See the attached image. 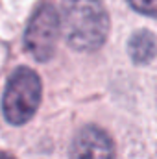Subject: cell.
I'll return each mask as SVG.
<instances>
[{
	"label": "cell",
	"instance_id": "1",
	"mask_svg": "<svg viewBox=\"0 0 157 159\" xmlns=\"http://www.w3.org/2000/svg\"><path fill=\"white\" fill-rule=\"evenodd\" d=\"M61 35L78 52H96L109 34V15L102 0H63Z\"/></svg>",
	"mask_w": 157,
	"mask_h": 159
},
{
	"label": "cell",
	"instance_id": "2",
	"mask_svg": "<svg viewBox=\"0 0 157 159\" xmlns=\"http://www.w3.org/2000/svg\"><path fill=\"white\" fill-rule=\"evenodd\" d=\"M41 78L26 67L17 69L6 85L2 111L9 124L20 126L32 119L41 102Z\"/></svg>",
	"mask_w": 157,
	"mask_h": 159
},
{
	"label": "cell",
	"instance_id": "3",
	"mask_svg": "<svg viewBox=\"0 0 157 159\" xmlns=\"http://www.w3.org/2000/svg\"><path fill=\"white\" fill-rule=\"evenodd\" d=\"M61 35L59 11L52 4H44L34 13L24 32V46L37 61H48Z\"/></svg>",
	"mask_w": 157,
	"mask_h": 159
},
{
	"label": "cell",
	"instance_id": "4",
	"mask_svg": "<svg viewBox=\"0 0 157 159\" xmlns=\"http://www.w3.org/2000/svg\"><path fill=\"white\" fill-rule=\"evenodd\" d=\"M111 137L98 126H85L72 141L70 159H113Z\"/></svg>",
	"mask_w": 157,
	"mask_h": 159
},
{
	"label": "cell",
	"instance_id": "5",
	"mask_svg": "<svg viewBox=\"0 0 157 159\" xmlns=\"http://www.w3.org/2000/svg\"><path fill=\"white\" fill-rule=\"evenodd\" d=\"M128 52L137 65H148L155 57V37L148 30L135 32L128 41Z\"/></svg>",
	"mask_w": 157,
	"mask_h": 159
},
{
	"label": "cell",
	"instance_id": "6",
	"mask_svg": "<svg viewBox=\"0 0 157 159\" xmlns=\"http://www.w3.org/2000/svg\"><path fill=\"white\" fill-rule=\"evenodd\" d=\"M129 6L142 13V15H148V17H155V11H157V0H128Z\"/></svg>",
	"mask_w": 157,
	"mask_h": 159
},
{
	"label": "cell",
	"instance_id": "7",
	"mask_svg": "<svg viewBox=\"0 0 157 159\" xmlns=\"http://www.w3.org/2000/svg\"><path fill=\"white\" fill-rule=\"evenodd\" d=\"M0 159H13L9 154H6V152H0Z\"/></svg>",
	"mask_w": 157,
	"mask_h": 159
}]
</instances>
